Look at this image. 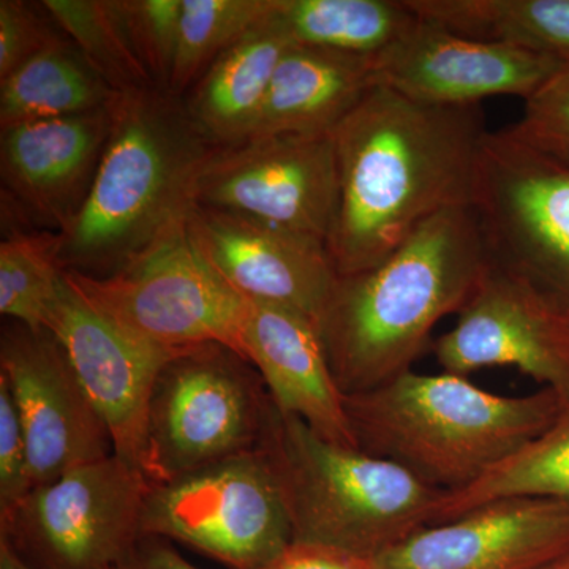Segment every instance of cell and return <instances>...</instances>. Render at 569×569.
Here are the masks:
<instances>
[{
	"mask_svg": "<svg viewBox=\"0 0 569 569\" xmlns=\"http://www.w3.org/2000/svg\"><path fill=\"white\" fill-rule=\"evenodd\" d=\"M488 133L479 104L419 103L385 86L367 93L332 132L337 276L372 268L437 213L470 206Z\"/></svg>",
	"mask_w": 569,
	"mask_h": 569,
	"instance_id": "obj_1",
	"label": "cell"
},
{
	"mask_svg": "<svg viewBox=\"0 0 569 569\" xmlns=\"http://www.w3.org/2000/svg\"><path fill=\"white\" fill-rule=\"evenodd\" d=\"M490 269L471 206L427 220L383 261L337 276L317 321L343 396L411 370L441 318L459 313Z\"/></svg>",
	"mask_w": 569,
	"mask_h": 569,
	"instance_id": "obj_2",
	"label": "cell"
},
{
	"mask_svg": "<svg viewBox=\"0 0 569 569\" xmlns=\"http://www.w3.org/2000/svg\"><path fill=\"white\" fill-rule=\"evenodd\" d=\"M213 148L179 97L119 93L91 192L61 233L63 272L107 279L189 222Z\"/></svg>",
	"mask_w": 569,
	"mask_h": 569,
	"instance_id": "obj_3",
	"label": "cell"
},
{
	"mask_svg": "<svg viewBox=\"0 0 569 569\" xmlns=\"http://www.w3.org/2000/svg\"><path fill=\"white\" fill-rule=\"evenodd\" d=\"M356 447L392 460L441 492H458L537 438L567 403L552 389L485 391L455 373L413 370L343 396Z\"/></svg>",
	"mask_w": 569,
	"mask_h": 569,
	"instance_id": "obj_4",
	"label": "cell"
},
{
	"mask_svg": "<svg viewBox=\"0 0 569 569\" xmlns=\"http://www.w3.org/2000/svg\"><path fill=\"white\" fill-rule=\"evenodd\" d=\"M258 451L274 475L298 546L370 561L432 526L445 497L399 463L332 443L277 408Z\"/></svg>",
	"mask_w": 569,
	"mask_h": 569,
	"instance_id": "obj_5",
	"label": "cell"
},
{
	"mask_svg": "<svg viewBox=\"0 0 569 569\" xmlns=\"http://www.w3.org/2000/svg\"><path fill=\"white\" fill-rule=\"evenodd\" d=\"M276 407L252 362L220 343L182 348L153 385L144 475L167 481L260 449Z\"/></svg>",
	"mask_w": 569,
	"mask_h": 569,
	"instance_id": "obj_6",
	"label": "cell"
},
{
	"mask_svg": "<svg viewBox=\"0 0 569 569\" xmlns=\"http://www.w3.org/2000/svg\"><path fill=\"white\" fill-rule=\"evenodd\" d=\"M470 206L490 266L569 317V168L507 129L488 133Z\"/></svg>",
	"mask_w": 569,
	"mask_h": 569,
	"instance_id": "obj_7",
	"label": "cell"
},
{
	"mask_svg": "<svg viewBox=\"0 0 569 569\" xmlns=\"http://www.w3.org/2000/svg\"><path fill=\"white\" fill-rule=\"evenodd\" d=\"M63 276L100 313L148 342L170 350L220 343L244 356L249 302L206 260L189 222L118 274Z\"/></svg>",
	"mask_w": 569,
	"mask_h": 569,
	"instance_id": "obj_8",
	"label": "cell"
},
{
	"mask_svg": "<svg viewBox=\"0 0 569 569\" xmlns=\"http://www.w3.org/2000/svg\"><path fill=\"white\" fill-rule=\"evenodd\" d=\"M142 535L181 542L231 569H269L293 546L282 493L261 451L151 481Z\"/></svg>",
	"mask_w": 569,
	"mask_h": 569,
	"instance_id": "obj_9",
	"label": "cell"
},
{
	"mask_svg": "<svg viewBox=\"0 0 569 569\" xmlns=\"http://www.w3.org/2000/svg\"><path fill=\"white\" fill-rule=\"evenodd\" d=\"M149 485L118 455L74 468L0 515V541L37 569H111L144 537Z\"/></svg>",
	"mask_w": 569,
	"mask_h": 569,
	"instance_id": "obj_10",
	"label": "cell"
},
{
	"mask_svg": "<svg viewBox=\"0 0 569 569\" xmlns=\"http://www.w3.org/2000/svg\"><path fill=\"white\" fill-rule=\"evenodd\" d=\"M194 203L253 217L328 246L339 206L335 134H254L213 148Z\"/></svg>",
	"mask_w": 569,
	"mask_h": 569,
	"instance_id": "obj_11",
	"label": "cell"
},
{
	"mask_svg": "<svg viewBox=\"0 0 569 569\" xmlns=\"http://www.w3.org/2000/svg\"><path fill=\"white\" fill-rule=\"evenodd\" d=\"M0 377L20 411L32 489L114 455L110 429L51 331L7 320Z\"/></svg>",
	"mask_w": 569,
	"mask_h": 569,
	"instance_id": "obj_12",
	"label": "cell"
},
{
	"mask_svg": "<svg viewBox=\"0 0 569 569\" xmlns=\"http://www.w3.org/2000/svg\"><path fill=\"white\" fill-rule=\"evenodd\" d=\"M432 348L443 372L467 377L486 367H516L569 406V317L492 266L458 323Z\"/></svg>",
	"mask_w": 569,
	"mask_h": 569,
	"instance_id": "obj_13",
	"label": "cell"
},
{
	"mask_svg": "<svg viewBox=\"0 0 569 569\" xmlns=\"http://www.w3.org/2000/svg\"><path fill=\"white\" fill-rule=\"evenodd\" d=\"M44 329L61 342L110 429L114 455L144 473L149 400L157 376L178 350L148 342L104 317L66 276Z\"/></svg>",
	"mask_w": 569,
	"mask_h": 569,
	"instance_id": "obj_14",
	"label": "cell"
},
{
	"mask_svg": "<svg viewBox=\"0 0 569 569\" xmlns=\"http://www.w3.org/2000/svg\"><path fill=\"white\" fill-rule=\"evenodd\" d=\"M563 66L511 44L459 36L418 17L402 39L378 56L377 86L419 103L468 107L496 96L527 100Z\"/></svg>",
	"mask_w": 569,
	"mask_h": 569,
	"instance_id": "obj_15",
	"label": "cell"
},
{
	"mask_svg": "<svg viewBox=\"0 0 569 569\" xmlns=\"http://www.w3.org/2000/svg\"><path fill=\"white\" fill-rule=\"evenodd\" d=\"M189 230L206 260L247 302L288 307L317 326L337 280L323 241L198 204Z\"/></svg>",
	"mask_w": 569,
	"mask_h": 569,
	"instance_id": "obj_16",
	"label": "cell"
},
{
	"mask_svg": "<svg viewBox=\"0 0 569 569\" xmlns=\"http://www.w3.org/2000/svg\"><path fill=\"white\" fill-rule=\"evenodd\" d=\"M569 553V503L500 498L411 535L372 569H539Z\"/></svg>",
	"mask_w": 569,
	"mask_h": 569,
	"instance_id": "obj_17",
	"label": "cell"
},
{
	"mask_svg": "<svg viewBox=\"0 0 569 569\" xmlns=\"http://www.w3.org/2000/svg\"><path fill=\"white\" fill-rule=\"evenodd\" d=\"M112 103L2 129V189L44 230L66 231L88 200L110 140Z\"/></svg>",
	"mask_w": 569,
	"mask_h": 569,
	"instance_id": "obj_18",
	"label": "cell"
},
{
	"mask_svg": "<svg viewBox=\"0 0 569 569\" xmlns=\"http://www.w3.org/2000/svg\"><path fill=\"white\" fill-rule=\"evenodd\" d=\"M244 356L279 413L302 419L340 447L358 448L316 323L293 309L249 302Z\"/></svg>",
	"mask_w": 569,
	"mask_h": 569,
	"instance_id": "obj_19",
	"label": "cell"
},
{
	"mask_svg": "<svg viewBox=\"0 0 569 569\" xmlns=\"http://www.w3.org/2000/svg\"><path fill=\"white\" fill-rule=\"evenodd\" d=\"M376 86L377 58L291 44L250 137L332 133Z\"/></svg>",
	"mask_w": 569,
	"mask_h": 569,
	"instance_id": "obj_20",
	"label": "cell"
},
{
	"mask_svg": "<svg viewBox=\"0 0 569 569\" xmlns=\"http://www.w3.org/2000/svg\"><path fill=\"white\" fill-rule=\"evenodd\" d=\"M277 13L216 59L182 97L194 126L216 148L244 140L257 126L277 66L293 44Z\"/></svg>",
	"mask_w": 569,
	"mask_h": 569,
	"instance_id": "obj_21",
	"label": "cell"
},
{
	"mask_svg": "<svg viewBox=\"0 0 569 569\" xmlns=\"http://www.w3.org/2000/svg\"><path fill=\"white\" fill-rule=\"evenodd\" d=\"M118 96L81 51L63 39L0 81V127L103 110Z\"/></svg>",
	"mask_w": 569,
	"mask_h": 569,
	"instance_id": "obj_22",
	"label": "cell"
},
{
	"mask_svg": "<svg viewBox=\"0 0 569 569\" xmlns=\"http://www.w3.org/2000/svg\"><path fill=\"white\" fill-rule=\"evenodd\" d=\"M407 6L459 36L569 63V0H407Z\"/></svg>",
	"mask_w": 569,
	"mask_h": 569,
	"instance_id": "obj_23",
	"label": "cell"
},
{
	"mask_svg": "<svg viewBox=\"0 0 569 569\" xmlns=\"http://www.w3.org/2000/svg\"><path fill=\"white\" fill-rule=\"evenodd\" d=\"M280 24L293 44L378 58L418 20L407 0H280Z\"/></svg>",
	"mask_w": 569,
	"mask_h": 569,
	"instance_id": "obj_24",
	"label": "cell"
},
{
	"mask_svg": "<svg viewBox=\"0 0 569 569\" xmlns=\"http://www.w3.org/2000/svg\"><path fill=\"white\" fill-rule=\"evenodd\" d=\"M549 498L569 503V406L537 438L485 477L458 492L445 493L432 526L500 498Z\"/></svg>",
	"mask_w": 569,
	"mask_h": 569,
	"instance_id": "obj_25",
	"label": "cell"
},
{
	"mask_svg": "<svg viewBox=\"0 0 569 569\" xmlns=\"http://www.w3.org/2000/svg\"><path fill=\"white\" fill-rule=\"evenodd\" d=\"M41 3L67 39L116 92L159 89L134 51L118 0H43Z\"/></svg>",
	"mask_w": 569,
	"mask_h": 569,
	"instance_id": "obj_26",
	"label": "cell"
},
{
	"mask_svg": "<svg viewBox=\"0 0 569 569\" xmlns=\"http://www.w3.org/2000/svg\"><path fill=\"white\" fill-rule=\"evenodd\" d=\"M58 231H13L0 242V313L44 329L63 283Z\"/></svg>",
	"mask_w": 569,
	"mask_h": 569,
	"instance_id": "obj_27",
	"label": "cell"
},
{
	"mask_svg": "<svg viewBox=\"0 0 569 569\" xmlns=\"http://www.w3.org/2000/svg\"><path fill=\"white\" fill-rule=\"evenodd\" d=\"M280 0H183L171 96L182 99L216 59L274 17Z\"/></svg>",
	"mask_w": 569,
	"mask_h": 569,
	"instance_id": "obj_28",
	"label": "cell"
},
{
	"mask_svg": "<svg viewBox=\"0 0 569 569\" xmlns=\"http://www.w3.org/2000/svg\"><path fill=\"white\" fill-rule=\"evenodd\" d=\"M183 0H118L134 51L160 91L168 92L178 54Z\"/></svg>",
	"mask_w": 569,
	"mask_h": 569,
	"instance_id": "obj_29",
	"label": "cell"
},
{
	"mask_svg": "<svg viewBox=\"0 0 569 569\" xmlns=\"http://www.w3.org/2000/svg\"><path fill=\"white\" fill-rule=\"evenodd\" d=\"M523 102L522 116L507 132L535 152L569 168V63Z\"/></svg>",
	"mask_w": 569,
	"mask_h": 569,
	"instance_id": "obj_30",
	"label": "cell"
},
{
	"mask_svg": "<svg viewBox=\"0 0 569 569\" xmlns=\"http://www.w3.org/2000/svg\"><path fill=\"white\" fill-rule=\"evenodd\" d=\"M67 39L43 3L0 2V81L52 44Z\"/></svg>",
	"mask_w": 569,
	"mask_h": 569,
	"instance_id": "obj_31",
	"label": "cell"
},
{
	"mask_svg": "<svg viewBox=\"0 0 569 569\" xmlns=\"http://www.w3.org/2000/svg\"><path fill=\"white\" fill-rule=\"evenodd\" d=\"M32 490L28 441L9 383L0 377V515Z\"/></svg>",
	"mask_w": 569,
	"mask_h": 569,
	"instance_id": "obj_32",
	"label": "cell"
},
{
	"mask_svg": "<svg viewBox=\"0 0 569 569\" xmlns=\"http://www.w3.org/2000/svg\"><path fill=\"white\" fill-rule=\"evenodd\" d=\"M111 569H200L183 559L168 539L144 535Z\"/></svg>",
	"mask_w": 569,
	"mask_h": 569,
	"instance_id": "obj_33",
	"label": "cell"
},
{
	"mask_svg": "<svg viewBox=\"0 0 569 569\" xmlns=\"http://www.w3.org/2000/svg\"><path fill=\"white\" fill-rule=\"evenodd\" d=\"M269 569H372V565L337 550L293 545Z\"/></svg>",
	"mask_w": 569,
	"mask_h": 569,
	"instance_id": "obj_34",
	"label": "cell"
},
{
	"mask_svg": "<svg viewBox=\"0 0 569 569\" xmlns=\"http://www.w3.org/2000/svg\"><path fill=\"white\" fill-rule=\"evenodd\" d=\"M0 569H37L26 563L7 542L0 541Z\"/></svg>",
	"mask_w": 569,
	"mask_h": 569,
	"instance_id": "obj_35",
	"label": "cell"
},
{
	"mask_svg": "<svg viewBox=\"0 0 569 569\" xmlns=\"http://www.w3.org/2000/svg\"><path fill=\"white\" fill-rule=\"evenodd\" d=\"M539 569H569V553L567 556L560 557V559L550 561L549 565Z\"/></svg>",
	"mask_w": 569,
	"mask_h": 569,
	"instance_id": "obj_36",
	"label": "cell"
}]
</instances>
